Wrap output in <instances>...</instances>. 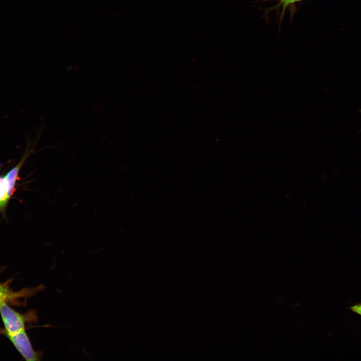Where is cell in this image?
Listing matches in <instances>:
<instances>
[{
    "instance_id": "6da1fadb",
    "label": "cell",
    "mask_w": 361,
    "mask_h": 361,
    "mask_svg": "<svg viewBox=\"0 0 361 361\" xmlns=\"http://www.w3.org/2000/svg\"><path fill=\"white\" fill-rule=\"evenodd\" d=\"M0 313L8 335L25 329L23 316L8 306L5 301L0 303Z\"/></svg>"
},
{
    "instance_id": "7a4b0ae2",
    "label": "cell",
    "mask_w": 361,
    "mask_h": 361,
    "mask_svg": "<svg viewBox=\"0 0 361 361\" xmlns=\"http://www.w3.org/2000/svg\"><path fill=\"white\" fill-rule=\"evenodd\" d=\"M8 337L26 360L35 361L39 359V354L34 350L25 329L8 335Z\"/></svg>"
},
{
    "instance_id": "3957f363",
    "label": "cell",
    "mask_w": 361,
    "mask_h": 361,
    "mask_svg": "<svg viewBox=\"0 0 361 361\" xmlns=\"http://www.w3.org/2000/svg\"><path fill=\"white\" fill-rule=\"evenodd\" d=\"M29 145H27L26 151L19 162L13 167L4 177L6 183L7 188V193L9 198L13 195L15 189L16 182L18 176L19 171L24 164V162L32 153L33 148H29Z\"/></svg>"
},
{
    "instance_id": "277c9868",
    "label": "cell",
    "mask_w": 361,
    "mask_h": 361,
    "mask_svg": "<svg viewBox=\"0 0 361 361\" xmlns=\"http://www.w3.org/2000/svg\"><path fill=\"white\" fill-rule=\"evenodd\" d=\"M9 199L6 181L4 177L0 176V211L4 210Z\"/></svg>"
},
{
    "instance_id": "5b68a950",
    "label": "cell",
    "mask_w": 361,
    "mask_h": 361,
    "mask_svg": "<svg viewBox=\"0 0 361 361\" xmlns=\"http://www.w3.org/2000/svg\"><path fill=\"white\" fill-rule=\"evenodd\" d=\"M13 297V293L6 286L0 285V303Z\"/></svg>"
},
{
    "instance_id": "8992f818",
    "label": "cell",
    "mask_w": 361,
    "mask_h": 361,
    "mask_svg": "<svg viewBox=\"0 0 361 361\" xmlns=\"http://www.w3.org/2000/svg\"><path fill=\"white\" fill-rule=\"evenodd\" d=\"M302 1L303 0H278L277 1L279 2L278 5L281 7L282 9L281 17H283L284 12L288 7Z\"/></svg>"
},
{
    "instance_id": "52a82bcc",
    "label": "cell",
    "mask_w": 361,
    "mask_h": 361,
    "mask_svg": "<svg viewBox=\"0 0 361 361\" xmlns=\"http://www.w3.org/2000/svg\"><path fill=\"white\" fill-rule=\"evenodd\" d=\"M349 309L353 313L361 316V302L349 306Z\"/></svg>"
},
{
    "instance_id": "ba28073f",
    "label": "cell",
    "mask_w": 361,
    "mask_h": 361,
    "mask_svg": "<svg viewBox=\"0 0 361 361\" xmlns=\"http://www.w3.org/2000/svg\"><path fill=\"white\" fill-rule=\"evenodd\" d=\"M273 1H278V0H273Z\"/></svg>"
}]
</instances>
